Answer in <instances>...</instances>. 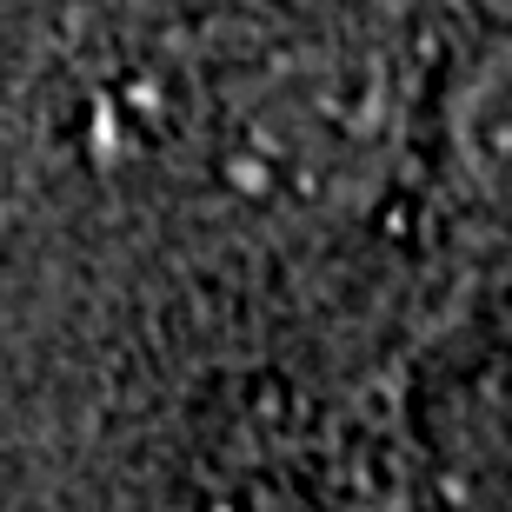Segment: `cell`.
<instances>
[{
  "instance_id": "obj_1",
  "label": "cell",
  "mask_w": 512,
  "mask_h": 512,
  "mask_svg": "<svg viewBox=\"0 0 512 512\" xmlns=\"http://www.w3.org/2000/svg\"><path fill=\"white\" fill-rule=\"evenodd\" d=\"M247 133V193H333L366 167V153L386 140V80L366 60L313 54L260 87L240 120Z\"/></svg>"
}]
</instances>
